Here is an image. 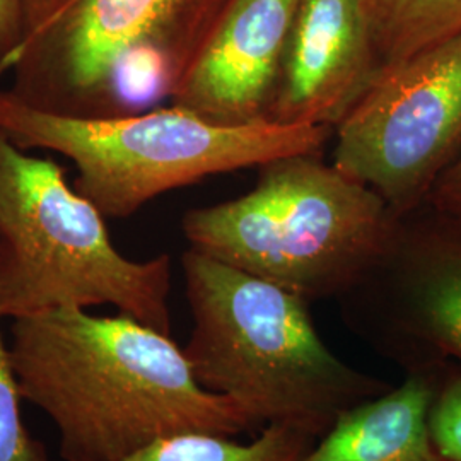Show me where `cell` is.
<instances>
[{
    "label": "cell",
    "mask_w": 461,
    "mask_h": 461,
    "mask_svg": "<svg viewBox=\"0 0 461 461\" xmlns=\"http://www.w3.org/2000/svg\"><path fill=\"white\" fill-rule=\"evenodd\" d=\"M11 335L23 400L49 415L66 461H122L183 432L260 430L198 383L171 335L129 314L53 310L13 320Z\"/></svg>",
    "instance_id": "1"
},
{
    "label": "cell",
    "mask_w": 461,
    "mask_h": 461,
    "mask_svg": "<svg viewBox=\"0 0 461 461\" xmlns=\"http://www.w3.org/2000/svg\"><path fill=\"white\" fill-rule=\"evenodd\" d=\"M182 268L194 321L183 348L198 383L258 428L284 424L318 439L339 415L392 388L331 352L304 297L192 248Z\"/></svg>",
    "instance_id": "2"
},
{
    "label": "cell",
    "mask_w": 461,
    "mask_h": 461,
    "mask_svg": "<svg viewBox=\"0 0 461 461\" xmlns=\"http://www.w3.org/2000/svg\"><path fill=\"white\" fill-rule=\"evenodd\" d=\"M398 214L321 154L258 166L241 197L190 209L182 230L198 253L270 280L306 301H340L379 264Z\"/></svg>",
    "instance_id": "3"
},
{
    "label": "cell",
    "mask_w": 461,
    "mask_h": 461,
    "mask_svg": "<svg viewBox=\"0 0 461 461\" xmlns=\"http://www.w3.org/2000/svg\"><path fill=\"white\" fill-rule=\"evenodd\" d=\"M230 0H57L0 62L16 98L57 115L142 113L171 99Z\"/></svg>",
    "instance_id": "4"
},
{
    "label": "cell",
    "mask_w": 461,
    "mask_h": 461,
    "mask_svg": "<svg viewBox=\"0 0 461 461\" xmlns=\"http://www.w3.org/2000/svg\"><path fill=\"white\" fill-rule=\"evenodd\" d=\"M98 207L0 131V316L113 306L171 335V258L116 249Z\"/></svg>",
    "instance_id": "5"
},
{
    "label": "cell",
    "mask_w": 461,
    "mask_h": 461,
    "mask_svg": "<svg viewBox=\"0 0 461 461\" xmlns=\"http://www.w3.org/2000/svg\"><path fill=\"white\" fill-rule=\"evenodd\" d=\"M0 131L19 148L68 158L74 186L110 219L135 214L148 202L203 178L258 167L293 154H321L329 127L262 122L222 127L180 108L106 118L57 115L0 89Z\"/></svg>",
    "instance_id": "6"
},
{
    "label": "cell",
    "mask_w": 461,
    "mask_h": 461,
    "mask_svg": "<svg viewBox=\"0 0 461 461\" xmlns=\"http://www.w3.org/2000/svg\"><path fill=\"white\" fill-rule=\"evenodd\" d=\"M335 137L331 165L395 214L428 202L461 146V34L384 68Z\"/></svg>",
    "instance_id": "7"
},
{
    "label": "cell",
    "mask_w": 461,
    "mask_h": 461,
    "mask_svg": "<svg viewBox=\"0 0 461 461\" xmlns=\"http://www.w3.org/2000/svg\"><path fill=\"white\" fill-rule=\"evenodd\" d=\"M347 325L405 371L461 364V219L424 202L398 215L375 270L340 299Z\"/></svg>",
    "instance_id": "8"
},
{
    "label": "cell",
    "mask_w": 461,
    "mask_h": 461,
    "mask_svg": "<svg viewBox=\"0 0 461 461\" xmlns=\"http://www.w3.org/2000/svg\"><path fill=\"white\" fill-rule=\"evenodd\" d=\"M378 77L361 0H299L267 122L335 131Z\"/></svg>",
    "instance_id": "9"
},
{
    "label": "cell",
    "mask_w": 461,
    "mask_h": 461,
    "mask_svg": "<svg viewBox=\"0 0 461 461\" xmlns=\"http://www.w3.org/2000/svg\"><path fill=\"white\" fill-rule=\"evenodd\" d=\"M299 0H230L171 99L222 127L267 122Z\"/></svg>",
    "instance_id": "10"
},
{
    "label": "cell",
    "mask_w": 461,
    "mask_h": 461,
    "mask_svg": "<svg viewBox=\"0 0 461 461\" xmlns=\"http://www.w3.org/2000/svg\"><path fill=\"white\" fill-rule=\"evenodd\" d=\"M432 379L430 367L405 371L395 388L339 415L301 461H441L428 429Z\"/></svg>",
    "instance_id": "11"
},
{
    "label": "cell",
    "mask_w": 461,
    "mask_h": 461,
    "mask_svg": "<svg viewBox=\"0 0 461 461\" xmlns=\"http://www.w3.org/2000/svg\"><path fill=\"white\" fill-rule=\"evenodd\" d=\"M367 30L384 68L461 34V0H361Z\"/></svg>",
    "instance_id": "12"
},
{
    "label": "cell",
    "mask_w": 461,
    "mask_h": 461,
    "mask_svg": "<svg viewBox=\"0 0 461 461\" xmlns=\"http://www.w3.org/2000/svg\"><path fill=\"white\" fill-rule=\"evenodd\" d=\"M316 438L284 424H268L248 441L217 432H183L156 441L122 461H301Z\"/></svg>",
    "instance_id": "13"
},
{
    "label": "cell",
    "mask_w": 461,
    "mask_h": 461,
    "mask_svg": "<svg viewBox=\"0 0 461 461\" xmlns=\"http://www.w3.org/2000/svg\"><path fill=\"white\" fill-rule=\"evenodd\" d=\"M429 400L430 443L441 461H461V364L432 366Z\"/></svg>",
    "instance_id": "14"
},
{
    "label": "cell",
    "mask_w": 461,
    "mask_h": 461,
    "mask_svg": "<svg viewBox=\"0 0 461 461\" xmlns=\"http://www.w3.org/2000/svg\"><path fill=\"white\" fill-rule=\"evenodd\" d=\"M21 400L11 350L0 331V461H50L23 422Z\"/></svg>",
    "instance_id": "15"
},
{
    "label": "cell",
    "mask_w": 461,
    "mask_h": 461,
    "mask_svg": "<svg viewBox=\"0 0 461 461\" xmlns=\"http://www.w3.org/2000/svg\"><path fill=\"white\" fill-rule=\"evenodd\" d=\"M26 33V0H0V62L19 47Z\"/></svg>",
    "instance_id": "16"
},
{
    "label": "cell",
    "mask_w": 461,
    "mask_h": 461,
    "mask_svg": "<svg viewBox=\"0 0 461 461\" xmlns=\"http://www.w3.org/2000/svg\"><path fill=\"white\" fill-rule=\"evenodd\" d=\"M428 200L446 214L461 219V156L441 175Z\"/></svg>",
    "instance_id": "17"
},
{
    "label": "cell",
    "mask_w": 461,
    "mask_h": 461,
    "mask_svg": "<svg viewBox=\"0 0 461 461\" xmlns=\"http://www.w3.org/2000/svg\"><path fill=\"white\" fill-rule=\"evenodd\" d=\"M57 0H26V34L38 26L45 17L49 16L50 11Z\"/></svg>",
    "instance_id": "18"
}]
</instances>
